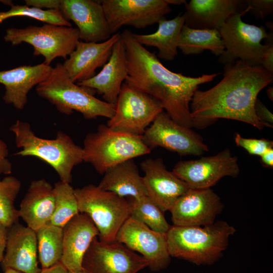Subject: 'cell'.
<instances>
[{"label":"cell","instance_id":"32","mask_svg":"<svg viewBox=\"0 0 273 273\" xmlns=\"http://www.w3.org/2000/svg\"><path fill=\"white\" fill-rule=\"evenodd\" d=\"M21 187L20 181L15 176L0 177V223L8 228L18 222L19 210L14 203Z\"/></svg>","mask_w":273,"mask_h":273},{"label":"cell","instance_id":"13","mask_svg":"<svg viewBox=\"0 0 273 273\" xmlns=\"http://www.w3.org/2000/svg\"><path fill=\"white\" fill-rule=\"evenodd\" d=\"M101 4L111 32L123 26L145 28L158 22L170 13L168 0H102Z\"/></svg>","mask_w":273,"mask_h":273},{"label":"cell","instance_id":"16","mask_svg":"<svg viewBox=\"0 0 273 273\" xmlns=\"http://www.w3.org/2000/svg\"><path fill=\"white\" fill-rule=\"evenodd\" d=\"M223 207L220 197L210 188L189 189L170 211L174 225L204 226L214 223Z\"/></svg>","mask_w":273,"mask_h":273},{"label":"cell","instance_id":"9","mask_svg":"<svg viewBox=\"0 0 273 273\" xmlns=\"http://www.w3.org/2000/svg\"><path fill=\"white\" fill-rule=\"evenodd\" d=\"M244 14L230 16L218 30L224 47L218 62L224 65L241 60L252 66H261V58L267 47L261 41L269 37V33L263 26L243 21L241 18Z\"/></svg>","mask_w":273,"mask_h":273},{"label":"cell","instance_id":"43","mask_svg":"<svg viewBox=\"0 0 273 273\" xmlns=\"http://www.w3.org/2000/svg\"><path fill=\"white\" fill-rule=\"evenodd\" d=\"M266 94L268 97L271 101L273 100V87L272 86H269L266 89Z\"/></svg>","mask_w":273,"mask_h":273},{"label":"cell","instance_id":"6","mask_svg":"<svg viewBox=\"0 0 273 273\" xmlns=\"http://www.w3.org/2000/svg\"><path fill=\"white\" fill-rule=\"evenodd\" d=\"M83 161L100 174L128 160L150 153L142 135L113 130L100 124L97 131L87 134L83 141Z\"/></svg>","mask_w":273,"mask_h":273},{"label":"cell","instance_id":"40","mask_svg":"<svg viewBox=\"0 0 273 273\" xmlns=\"http://www.w3.org/2000/svg\"><path fill=\"white\" fill-rule=\"evenodd\" d=\"M9 228L0 223V264L6 250Z\"/></svg>","mask_w":273,"mask_h":273},{"label":"cell","instance_id":"36","mask_svg":"<svg viewBox=\"0 0 273 273\" xmlns=\"http://www.w3.org/2000/svg\"><path fill=\"white\" fill-rule=\"evenodd\" d=\"M269 37L266 39L267 44L261 58V65L265 70L273 74V33L272 30L269 32Z\"/></svg>","mask_w":273,"mask_h":273},{"label":"cell","instance_id":"2","mask_svg":"<svg viewBox=\"0 0 273 273\" xmlns=\"http://www.w3.org/2000/svg\"><path fill=\"white\" fill-rule=\"evenodd\" d=\"M272 80L273 74L261 66L241 60L224 65L223 78L217 84L194 93L190 103L194 127L202 128L223 118L263 129L265 126L256 115L254 105L260 92Z\"/></svg>","mask_w":273,"mask_h":273},{"label":"cell","instance_id":"41","mask_svg":"<svg viewBox=\"0 0 273 273\" xmlns=\"http://www.w3.org/2000/svg\"><path fill=\"white\" fill-rule=\"evenodd\" d=\"M261 161L263 166L272 168L273 167V148L268 149L261 156Z\"/></svg>","mask_w":273,"mask_h":273},{"label":"cell","instance_id":"4","mask_svg":"<svg viewBox=\"0 0 273 273\" xmlns=\"http://www.w3.org/2000/svg\"><path fill=\"white\" fill-rule=\"evenodd\" d=\"M10 129L15 135L16 146L21 148L15 155L37 157L55 170L60 181H72V170L83 161V151L69 135L59 131L55 139L41 138L35 135L29 123L20 120Z\"/></svg>","mask_w":273,"mask_h":273},{"label":"cell","instance_id":"37","mask_svg":"<svg viewBox=\"0 0 273 273\" xmlns=\"http://www.w3.org/2000/svg\"><path fill=\"white\" fill-rule=\"evenodd\" d=\"M254 109L257 117L264 126L272 128V114L258 98L255 103Z\"/></svg>","mask_w":273,"mask_h":273},{"label":"cell","instance_id":"30","mask_svg":"<svg viewBox=\"0 0 273 273\" xmlns=\"http://www.w3.org/2000/svg\"><path fill=\"white\" fill-rule=\"evenodd\" d=\"M55 208L49 223L63 228L79 213L74 189L69 183L61 181L55 184Z\"/></svg>","mask_w":273,"mask_h":273},{"label":"cell","instance_id":"29","mask_svg":"<svg viewBox=\"0 0 273 273\" xmlns=\"http://www.w3.org/2000/svg\"><path fill=\"white\" fill-rule=\"evenodd\" d=\"M37 253L42 269L61 262L62 253V228L49 222L36 231Z\"/></svg>","mask_w":273,"mask_h":273},{"label":"cell","instance_id":"23","mask_svg":"<svg viewBox=\"0 0 273 273\" xmlns=\"http://www.w3.org/2000/svg\"><path fill=\"white\" fill-rule=\"evenodd\" d=\"M127 75L125 49L121 36L101 71L93 77L76 83L96 92L102 95L104 101L115 104Z\"/></svg>","mask_w":273,"mask_h":273},{"label":"cell","instance_id":"38","mask_svg":"<svg viewBox=\"0 0 273 273\" xmlns=\"http://www.w3.org/2000/svg\"><path fill=\"white\" fill-rule=\"evenodd\" d=\"M9 149L7 144L0 139V174L9 175L12 171V163L8 159Z\"/></svg>","mask_w":273,"mask_h":273},{"label":"cell","instance_id":"18","mask_svg":"<svg viewBox=\"0 0 273 273\" xmlns=\"http://www.w3.org/2000/svg\"><path fill=\"white\" fill-rule=\"evenodd\" d=\"M140 166L148 197L163 211H170L177 200L190 189L172 171H168L161 158H148Z\"/></svg>","mask_w":273,"mask_h":273},{"label":"cell","instance_id":"21","mask_svg":"<svg viewBox=\"0 0 273 273\" xmlns=\"http://www.w3.org/2000/svg\"><path fill=\"white\" fill-rule=\"evenodd\" d=\"M99 234L90 217L82 213L74 216L62 228L61 262L68 271L82 269L83 257Z\"/></svg>","mask_w":273,"mask_h":273},{"label":"cell","instance_id":"11","mask_svg":"<svg viewBox=\"0 0 273 273\" xmlns=\"http://www.w3.org/2000/svg\"><path fill=\"white\" fill-rule=\"evenodd\" d=\"M142 138L151 150L160 147L180 156H201L208 151L200 135L177 123L164 111L147 128Z\"/></svg>","mask_w":273,"mask_h":273},{"label":"cell","instance_id":"33","mask_svg":"<svg viewBox=\"0 0 273 273\" xmlns=\"http://www.w3.org/2000/svg\"><path fill=\"white\" fill-rule=\"evenodd\" d=\"M11 9L0 12V24L6 19L13 17H26L56 25L72 27L71 23L65 19L61 12L56 9H41L27 5H14L9 2Z\"/></svg>","mask_w":273,"mask_h":273},{"label":"cell","instance_id":"42","mask_svg":"<svg viewBox=\"0 0 273 273\" xmlns=\"http://www.w3.org/2000/svg\"><path fill=\"white\" fill-rule=\"evenodd\" d=\"M68 270L60 262L50 267L41 268L38 273H68Z\"/></svg>","mask_w":273,"mask_h":273},{"label":"cell","instance_id":"14","mask_svg":"<svg viewBox=\"0 0 273 273\" xmlns=\"http://www.w3.org/2000/svg\"><path fill=\"white\" fill-rule=\"evenodd\" d=\"M141 255L117 241L94 239L86 252L82 269L87 273H137L148 267Z\"/></svg>","mask_w":273,"mask_h":273},{"label":"cell","instance_id":"45","mask_svg":"<svg viewBox=\"0 0 273 273\" xmlns=\"http://www.w3.org/2000/svg\"><path fill=\"white\" fill-rule=\"evenodd\" d=\"M68 273H87L82 269L79 270L74 271H69Z\"/></svg>","mask_w":273,"mask_h":273},{"label":"cell","instance_id":"12","mask_svg":"<svg viewBox=\"0 0 273 273\" xmlns=\"http://www.w3.org/2000/svg\"><path fill=\"white\" fill-rule=\"evenodd\" d=\"M172 172L192 189L210 188L225 176L236 177L240 173L237 156L229 149L196 160L180 161Z\"/></svg>","mask_w":273,"mask_h":273},{"label":"cell","instance_id":"8","mask_svg":"<svg viewBox=\"0 0 273 273\" xmlns=\"http://www.w3.org/2000/svg\"><path fill=\"white\" fill-rule=\"evenodd\" d=\"M6 42L16 46L23 42L32 46L34 56H42L50 65L57 58L66 60L79 41L77 28L44 24L24 28H9L4 37Z\"/></svg>","mask_w":273,"mask_h":273},{"label":"cell","instance_id":"25","mask_svg":"<svg viewBox=\"0 0 273 273\" xmlns=\"http://www.w3.org/2000/svg\"><path fill=\"white\" fill-rule=\"evenodd\" d=\"M54 208V188L41 178L31 181L21 201L19 214L27 226L36 232L50 221Z\"/></svg>","mask_w":273,"mask_h":273},{"label":"cell","instance_id":"22","mask_svg":"<svg viewBox=\"0 0 273 273\" xmlns=\"http://www.w3.org/2000/svg\"><path fill=\"white\" fill-rule=\"evenodd\" d=\"M185 5V25L193 29L219 30L230 16L248 12L243 0H191Z\"/></svg>","mask_w":273,"mask_h":273},{"label":"cell","instance_id":"27","mask_svg":"<svg viewBox=\"0 0 273 273\" xmlns=\"http://www.w3.org/2000/svg\"><path fill=\"white\" fill-rule=\"evenodd\" d=\"M185 20V13L171 20L164 17L158 22V28L155 32L148 34L133 33V36L142 45L156 48L158 58L172 61L177 55L179 37Z\"/></svg>","mask_w":273,"mask_h":273},{"label":"cell","instance_id":"3","mask_svg":"<svg viewBox=\"0 0 273 273\" xmlns=\"http://www.w3.org/2000/svg\"><path fill=\"white\" fill-rule=\"evenodd\" d=\"M235 228L223 220L204 226H170L166 234L170 256L198 265L218 260Z\"/></svg>","mask_w":273,"mask_h":273},{"label":"cell","instance_id":"7","mask_svg":"<svg viewBox=\"0 0 273 273\" xmlns=\"http://www.w3.org/2000/svg\"><path fill=\"white\" fill-rule=\"evenodd\" d=\"M79 213L87 215L99 231V240L115 241L117 234L128 218L127 199L93 184L74 189Z\"/></svg>","mask_w":273,"mask_h":273},{"label":"cell","instance_id":"10","mask_svg":"<svg viewBox=\"0 0 273 273\" xmlns=\"http://www.w3.org/2000/svg\"><path fill=\"white\" fill-rule=\"evenodd\" d=\"M163 111L158 100L124 82L115 104V113L107 125L115 130L143 135Z\"/></svg>","mask_w":273,"mask_h":273},{"label":"cell","instance_id":"39","mask_svg":"<svg viewBox=\"0 0 273 273\" xmlns=\"http://www.w3.org/2000/svg\"><path fill=\"white\" fill-rule=\"evenodd\" d=\"M26 5L39 9L58 10L60 0H26Z\"/></svg>","mask_w":273,"mask_h":273},{"label":"cell","instance_id":"1","mask_svg":"<svg viewBox=\"0 0 273 273\" xmlns=\"http://www.w3.org/2000/svg\"><path fill=\"white\" fill-rule=\"evenodd\" d=\"M124 44L127 75L124 82L158 100L171 118L194 127L190 103L200 85L212 81L217 73L187 76L164 66L155 55L140 44L128 29L121 33Z\"/></svg>","mask_w":273,"mask_h":273},{"label":"cell","instance_id":"34","mask_svg":"<svg viewBox=\"0 0 273 273\" xmlns=\"http://www.w3.org/2000/svg\"><path fill=\"white\" fill-rule=\"evenodd\" d=\"M238 147L244 149L249 154L261 156L268 149L273 148V142L265 139H252L242 137L237 133L234 138Z\"/></svg>","mask_w":273,"mask_h":273},{"label":"cell","instance_id":"24","mask_svg":"<svg viewBox=\"0 0 273 273\" xmlns=\"http://www.w3.org/2000/svg\"><path fill=\"white\" fill-rule=\"evenodd\" d=\"M53 67L44 62L34 66L24 65L0 71V83L5 86L4 102L22 110L28 101V94L35 85L50 76Z\"/></svg>","mask_w":273,"mask_h":273},{"label":"cell","instance_id":"20","mask_svg":"<svg viewBox=\"0 0 273 273\" xmlns=\"http://www.w3.org/2000/svg\"><path fill=\"white\" fill-rule=\"evenodd\" d=\"M36 232L17 222L9 228L7 245L1 265L4 271L14 269L24 273H38Z\"/></svg>","mask_w":273,"mask_h":273},{"label":"cell","instance_id":"17","mask_svg":"<svg viewBox=\"0 0 273 273\" xmlns=\"http://www.w3.org/2000/svg\"><path fill=\"white\" fill-rule=\"evenodd\" d=\"M58 10L67 21L77 26L79 39L99 42L112 35L103 7L99 1L60 0Z\"/></svg>","mask_w":273,"mask_h":273},{"label":"cell","instance_id":"5","mask_svg":"<svg viewBox=\"0 0 273 273\" xmlns=\"http://www.w3.org/2000/svg\"><path fill=\"white\" fill-rule=\"evenodd\" d=\"M36 92L66 115L76 111L89 120L98 117L110 119L115 113V104L97 98L94 90L72 81L63 64L53 67L48 78L36 86Z\"/></svg>","mask_w":273,"mask_h":273},{"label":"cell","instance_id":"26","mask_svg":"<svg viewBox=\"0 0 273 273\" xmlns=\"http://www.w3.org/2000/svg\"><path fill=\"white\" fill-rule=\"evenodd\" d=\"M98 186L123 198L139 199L148 197L143 177L133 159L107 170Z\"/></svg>","mask_w":273,"mask_h":273},{"label":"cell","instance_id":"35","mask_svg":"<svg viewBox=\"0 0 273 273\" xmlns=\"http://www.w3.org/2000/svg\"><path fill=\"white\" fill-rule=\"evenodd\" d=\"M248 12L252 13L257 18L264 19L272 13V0H246Z\"/></svg>","mask_w":273,"mask_h":273},{"label":"cell","instance_id":"31","mask_svg":"<svg viewBox=\"0 0 273 273\" xmlns=\"http://www.w3.org/2000/svg\"><path fill=\"white\" fill-rule=\"evenodd\" d=\"M130 208V217L144 223L151 230L166 234L170 225L163 212L148 197L127 199Z\"/></svg>","mask_w":273,"mask_h":273},{"label":"cell","instance_id":"15","mask_svg":"<svg viewBox=\"0 0 273 273\" xmlns=\"http://www.w3.org/2000/svg\"><path fill=\"white\" fill-rule=\"evenodd\" d=\"M115 241L141 254L152 271L163 270L170 263L166 234L153 231L131 217L119 229Z\"/></svg>","mask_w":273,"mask_h":273},{"label":"cell","instance_id":"19","mask_svg":"<svg viewBox=\"0 0 273 273\" xmlns=\"http://www.w3.org/2000/svg\"><path fill=\"white\" fill-rule=\"evenodd\" d=\"M120 37L121 33L116 32L101 42L79 41L63 64L71 80L78 83L94 76L96 69L107 62L114 44Z\"/></svg>","mask_w":273,"mask_h":273},{"label":"cell","instance_id":"44","mask_svg":"<svg viewBox=\"0 0 273 273\" xmlns=\"http://www.w3.org/2000/svg\"><path fill=\"white\" fill-rule=\"evenodd\" d=\"M5 273H24L23 272L12 269V268H7L4 270Z\"/></svg>","mask_w":273,"mask_h":273},{"label":"cell","instance_id":"28","mask_svg":"<svg viewBox=\"0 0 273 273\" xmlns=\"http://www.w3.org/2000/svg\"><path fill=\"white\" fill-rule=\"evenodd\" d=\"M178 49L185 55H198L208 50L219 56L224 47L218 30L193 29L184 25L179 35Z\"/></svg>","mask_w":273,"mask_h":273}]
</instances>
